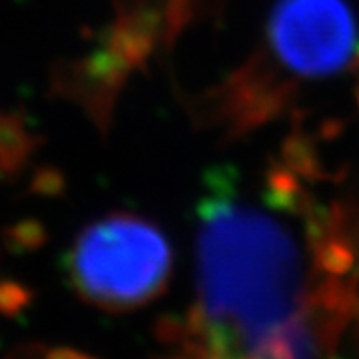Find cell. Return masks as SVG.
Returning <instances> with one entry per match:
<instances>
[{"instance_id":"cell-9","label":"cell","mask_w":359,"mask_h":359,"mask_svg":"<svg viewBox=\"0 0 359 359\" xmlns=\"http://www.w3.org/2000/svg\"><path fill=\"white\" fill-rule=\"evenodd\" d=\"M355 98H358V106H359V84H358V90H355Z\"/></svg>"},{"instance_id":"cell-1","label":"cell","mask_w":359,"mask_h":359,"mask_svg":"<svg viewBox=\"0 0 359 359\" xmlns=\"http://www.w3.org/2000/svg\"><path fill=\"white\" fill-rule=\"evenodd\" d=\"M198 218V313L204 327H230L248 347L304 311L297 245L276 219L233 202L230 174L210 178Z\"/></svg>"},{"instance_id":"cell-3","label":"cell","mask_w":359,"mask_h":359,"mask_svg":"<svg viewBox=\"0 0 359 359\" xmlns=\"http://www.w3.org/2000/svg\"><path fill=\"white\" fill-rule=\"evenodd\" d=\"M268 40L273 56L295 76H334L355 56V18L347 0H278Z\"/></svg>"},{"instance_id":"cell-7","label":"cell","mask_w":359,"mask_h":359,"mask_svg":"<svg viewBox=\"0 0 359 359\" xmlns=\"http://www.w3.org/2000/svg\"><path fill=\"white\" fill-rule=\"evenodd\" d=\"M282 162L304 182L320 180L325 176L313 142L309 140L304 132H297V130L283 144Z\"/></svg>"},{"instance_id":"cell-2","label":"cell","mask_w":359,"mask_h":359,"mask_svg":"<svg viewBox=\"0 0 359 359\" xmlns=\"http://www.w3.org/2000/svg\"><path fill=\"white\" fill-rule=\"evenodd\" d=\"M174 252L162 228L134 212L90 222L68 252V278L84 302L110 311L150 304L164 292Z\"/></svg>"},{"instance_id":"cell-6","label":"cell","mask_w":359,"mask_h":359,"mask_svg":"<svg viewBox=\"0 0 359 359\" xmlns=\"http://www.w3.org/2000/svg\"><path fill=\"white\" fill-rule=\"evenodd\" d=\"M264 198L271 208L285 210V212L299 214V216H306L316 205L311 196L304 188V180L294 174L282 160L280 162L276 160L269 166L268 174H266Z\"/></svg>"},{"instance_id":"cell-5","label":"cell","mask_w":359,"mask_h":359,"mask_svg":"<svg viewBox=\"0 0 359 359\" xmlns=\"http://www.w3.org/2000/svg\"><path fill=\"white\" fill-rule=\"evenodd\" d=\"M318 341L306 309L256 337L245 359H316Z\"/></svg>"},{"instance_id":"cell-4","label":"cell","mask_w":359,"mask_h":359,"mask_svg":"<svg viewBox=\"0 0 359 359\" xmlns=\"http://www.w3.org/2000/svg\"><path fill=\"white\" fill-rule=\"evenodd\" d=\"M294 98V82L283 78L264 52H256L210 96V112L228 138H242L287 112Z\"/></svg>"},{"instance_id":"cell-8","label":"cell","mask_w":359,"mask_h":359,"mask_svg":"<svg viewBox=\"0 0 359 359\" xmlns=\"http://www.w3.org/2000/svg\"><path fill=\"white\" fill-rule=\"evenodd\" d=\"M355 65H358L359 68V50H355Z\"/></svg>"}]
</instances>
